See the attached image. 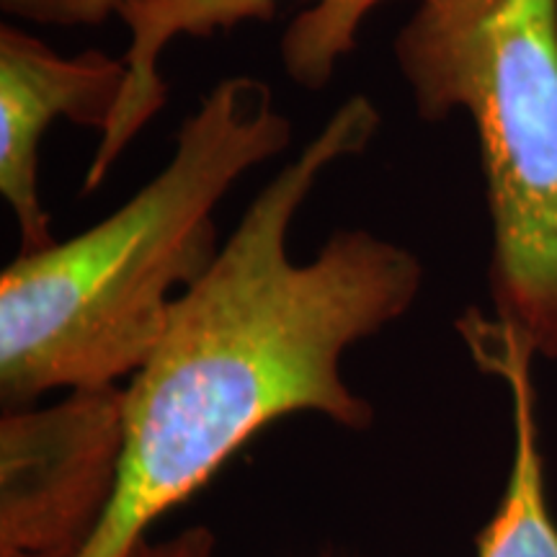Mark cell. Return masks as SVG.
<instances>
[{
	"label": "cell",
	"mask_w": 557,
	"mask_h": 557,
	"mask_svg": "<svg viewBox=\"0 0 557 557\" xmlns=\"http://www.w3.org/2000/svg\"><path fill=\"white\" fill-rule=\"evenodd\" d=\"M380 127L367 96L341 103L173 299L163 336L124 387L120 487L81 557H129L152 521L276 418L310 410L357 431L372 423L341 359L406 315L421 261L367 230H338L310 263H295L287 238L323 171L364 152Z\"/></svg>",
	"instance_id": "1"
},
{
	"label": "cell",
	"mask_w": 557,
	"mask_h": 557,
	"mask_svg": "<svg viewBox=\"0 0 557 557\" xmlns=\"http://www.w3.org/2000/svg\"><path fill=\"white\" fill-rule=\"evenodd\" d=\"M472 357L511 389L513 462L498 511L478 534V557H557V524L545 496L537 413H534L532 354L506 338L491 318L468 312L459 320Z\"/></svg>",
	"instance_id": "7"
},
{
	"label": "cell",
	"mask_w": 557,
	"mask_h": 557,
	"mask_svg": "<svg viewBox=\"0 0 557 557\" xmlns=\"http://www.w3.org/2000/svg\"><path fill=\"white\" fill-rule=\"evenodd\" d=\"M129 557H218V540L205 527H191L163 542L139 540Z\"/></svg>",
	"instance_id": "9"
},
{
	"label": "cell",
	"mask_w": 557,
	"mask_h": 557,
	"mask_svg": "<svg viewBox=\"0 0 557 557\" xmlns=\"http://www.w3.org/2000/svg\"><path fill=\"white\" fill-rule=\"evenodd\" d=\"M129 0H0L5 16L47 26L103 24L111 13L120 16Z\"/></svg>",
	"instance_id": "8"
},
{
	"label": "cell",
	"mask_w": 557,
	"mask_h": 557,
	"mask_svg": "<svg viewBox=\"0 0 557 557\" xmlns=\"http://www.w3.org/2000/svg\"><path fill=\"white\" fill-rule=\"evenodd\" d=\"M124 457V389H70L0 418V553L81 557L111 504Z\"/></svg>",
	"instance_id": "4"
},
{
	"label": "cell",
	"mask_w": 557,
	"mask_h": 557,
	"mask_svg": "<svg viewBox=\"0 0 557 557\" xmlns=\"http://www.w3.org/2000/svg\"><path fill=\"white\" fill-rule=\"evenodd\" d=\"M395 60L423 122L475 124L491 323L557 361V0H418Z\"/></svg>",
	"instance_id": "3"
},
{
	"label": "cell",
	"mask_w": 557,
	"mask_h": 557,
	"mask_svg": "<svg viewBox=\"0 0 557 557\" xmlns=\"http://www.w3.org/2000/svg\"><path fill=\"white\" fill-rule=\"evenodd\" d=\"M127 62L101 50L62 58L18 26H0V194L21 230V253L52 246L39 199V143L67 120L107 132L127 88Z\"/></svg>",
	"instance_id": "6"
},
{
	"label": "cell",
	"mask_w": 557,
	"mask_h": 557,
	"mask_svg": "<svg viewBox=\"0 0 557 557\" xmlns=\"http://www.w3.org/2000/svg\"><path fill=\"white\" fill-rule=\"evenodd\" d=\"M385 0H315L297 13L278 41L282 65L292 83L320 90L333 78L338 60L357 47L359 26L367 13ZM276 0H129L120 18L129 29L127 88L120 107L101 135L96 156L83 181V189L94 191L107 176L124 148L139 129L163 109L165 81L158 62L165 47L178 37L207 39L214 32H227L243 21H271Z\"/></svg>",
	"instance_id": "5"
},
{
	"label": "cell",
	"mask_w": 557,
	"mask_h": 557,
	"mask_svg": "<svg viewBox=\"0 0 557 557\" xmlns=\"http://www.w3.org/2000/svg\"><path fill=\"white\" fill-rule=\"evenodd\" d=\"M0 557H24V555H16V553H0Z\"/></svg>",
	"instance_id": "10"
},
{
	"label": "cell",
	"mask_w": 557,
	"mask_h": 557,
	"mask_svg": "<svg viewBox=\"0 0 557 557\" xmlns=\"http://www.w3.org/2000/svg\"><path fill=\"white\" fill-rule=\"evenodd\" d=\"M263 81H220L181 124L165 169L65 243L21 253L0 276V398L116 385L148 361L171 305L218 259L212 214L243 173L289 148Z\"/></svg>",
	"instance_id": "2"
}]
</instances>
